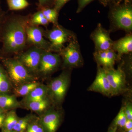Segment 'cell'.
Masks as SVG:
<instances>
[{
  "mask_svg": "<svg viewBox=\"0 0 132 132\" xmlns=\"http://www.w3.org/2000/svg\"><path fill=\"white\" fill-rule=\"evenodd\" d=\"M94 57L97 65L105 69L114 68L116 61L119 58L113 49L95 52Z\"/></svg>",
  "mask_w": 132,
  "mask_h": 132,
  "instance_id": "14",
  "label": "cell"
},
{
  "mask_svg": "<svg viewBox=\"0 0 132 132\" xmlns=\"http://www.w3.org/2000/svg\"><path fill=\"white\" fill-rule=\"evenodd\" d=\"M4 63L14 88L36 79V76L18 59H6L4 61Z\"/></svg>",
  "mask_w": 132,
  "mask_h": 132,
  "instance_id": "2",
  "label": "cell"
},
{
  "mask_svg": "<svg viewBox=\"0 0 132 132\" xmlns=\"http://www.w3.org/2000/svg\"><path fill=\"white\" fill-rule=\"evenodd\" d=\"M94 1V0H78V7L76 13H80L88 4Z\"/></svg>",
  "mask_w": 132,
  "mask_h": 132,
  "instance_id": "28",
  "label": "cell"
},
{
  "mask_svg": "<svg viewBox=\"0 0 132 132\" xmlns=\"http://www.w3.org/2000/svg\"><path fill=\"white\" fill-rule=\"evenodd\" d=\"M91 39L94 43L95 52H100L112 49L113 41L111 39L109 32L98 24L94 31L91 34Z\"/></svg>",
  "mask_w": 132,
  "mask_h": 132,
  "instance_id": "10",
  "label": "cell"
},
{
  "mask_svg": "<svg viewBox=\"0 0 132 132\" xmlns=\"http://www.w3.org/2000/svg\"><path fill=\"white\" fill-rule=\"evenodd\" d=\"M55 0H38L39 6L50 7L52 5H54Z\"/></svg>",
  "mask_w": 132,
  "mask_h": 132,
  "instance_id": "32",
  "label": "cell"
},
{
  "mask_svg": "<svg viewBox=\"0 0 132 132\" xmlns=\"http://www.w3.org/2000/svg\"><path fill=\"white\" fill-rule=\"evenodd\" d=\"M13 87L7 73L0 67V94L8 93Z\"/></svg>",
  "mask_w": 132,
  "mask_h": 132,
  "instance_id": "20",
  "label": "cell"
},
{
  "mask_svg": "<svg viewBox=\"0 0 132 132\" xmlns=\"http://www.w3.org/2000/svg\"><path fill=\"white\" fill-rule=\"evenodd\" d=\"M34 116L28 114L22 118H19L13 131L15 132H25L29 123Z\"/></svg>",
  "mask_w": 132,
  "mask_h": 132,
  "instance_id": "23",
  "label": "cell"
},
{
  "mask_svg": "<svg viewBox=\"0 0 132 132\" xmlns=\"http://www.w3.org/2000/svg\"><path fill=\"white\" fill-rule=\"evenodd\" d=\"M8 24L4 36V44L7 52L16 53L25 47L26 43V19L19 18L14 19Z\"/></svg>",
  "mask_w": 132,
  "mask_h": 132,
  "instance_id": "1",
  "label": "cell"
},
{
  "mask_svg": "<svg viewBox=\"0 0 132 132\" xmlns=\"http://www.w3.org/2000/svg\"><path fill=\"white\" fill-rule=\"evenodd\" d=\"M109 132H116V131L115 130H114V129H113L110 130V131Z\"/></svg>",
  "mask_w": 132,
  "mask_h": 132,
  "instance_id": "37",
  "label": "cell"
},
{
  "mask_svg": "<svg viewBox=\"0 0 132 132\" xmlns=\"http://www.w3.org/2000/svg\"><path fill=\"white\" fill-rule=\"evenodd\" d=\"M22 105L14 95L8 94H0V108L4 110H10L21 108Z\"/></svg>",
  "mask_w": 132,
  "mask_h": 132,
  "instance_id": "17",
  "label": "cell"
},
{
  "mask_svg": "<svg viewBox=\"0 0 132 132\" xmlns=\"http://www.w3.org/2000/svg\"><path fill=\"white\" fill-rule=\"evenodd\" d=\"M124 112L127 120H132V106L129 103L124 108Z\"/></svg>",
  "mask_w": 132,
  "mask_h": 132,
  "instance_id": "30",
  "label": "cell"
},
{
  "mask_svg": "<svg viewBox=\"0 0 132 132\" xmlns=\"http://www.w3.org/2000/svg\"><path fill=\"white\" fill-rule=\"evenodd\" d=\"M104 6L108 5H115L120 4L123 2L126 1L128 0H98Z\"/></svg>",
  "mask_w": 132,
  "mask_h": 132,
  "instance_id": "31",
  "label": "cell"
},
{
  "mask_svg": "<svg viewBox=\"0 0 132 132\" xmlns=\"http://www.w3.org/2000/svg\"><path fill=\"white\" fill-rule=\"evenodd\" d=\"M26 108L38 113H42L48 108L50 101L49 97L38 101L30 102L24 103Z\"/></svg>",
  "mask_w": 132,
  "mask_h": 132,
  "instance_id": "18",
  "label": "cell"
},
{
  "mask_svg": "<svg viewBox=\"0 0 132 132\" xmlns=\"http://www.w3.org/2000/svg\"><path fill=\"white\" fill-rule=\"evenodd\" d=\"M90 91L98 92L108 96H112V89L105 71L104 68L97 65V76L95 80L88 88Z\"/></svg>",
  "mask_w": 132,
  "mask_h": 132,
  "instance_id": "11",
  "label": "cell"
},
{
  "mask_svg": "<svg viewBox=\"0 0 132 132\" xmlns=\"http://www.w3.org/2000/svg\"><path fill=\"white\" fill-rule=\"evenodd\" d=\"M69 80V72L66 71L54 78L48 86V97L56 103L62 101L68 89Z\"/></svg>",
  "mask_w": 132,
  "mask_h": 132,
  "instance_id": "6",
  "label": "cell"
},
{
  "mask_svg": "<svg viewBox=\"0 0 132 132\" xmlns=\"http://www.w3.org/2000/svg\"><path fill=\"white\" fill-rule=\"evenodd\" d=\"M6 115L4 113L0 114V127H2Z\"/></svg>",
  "mask_w": 132,
  "mask_h": 132,
  "instance_id": "34",
  "label": "cell"
},
{
  "mask_svg": "<svg viewBox=\"0 0 132 132\" xmlns=\"http://www.w3.org/2000/svg\"><path fill=\"white\" fill-rule=\"evenodd\" d=\"M61 61V57L59 54L43 50L39 64L38 73L44 76L51 74L59 67Z\"/></svg>",
  "mask_w": 132,
  "mask_h": 132,
  "instance_id": "7",
  "label": "cell"
},
{
  "mask_svg": "<svg viewBox=\"0 0 132 132\" xmlns=\"http://www.w3.org/2000/svg\"><path fill=\"white\" fill-rule=\"evenodd\" d=\"M2 132H15L14 131H8V130H5V129H3V128Z\"/></svg>",
  "mask_w": 132,
  "mask_h": 132,
  "instance_id": "35",
  "label": "cell"
},
{
  "mask_svg": "<svg viewBox=\"0 0 132 132\" xmlns=\"http://www.w3.org/2000/svg\"><path fill=\"white\" fill-rule=\"evenodd\" d=\"M40 11L42 12L45 18L49 22H51L55 26L58 25V17L59 12L54 8L50 7L39 6Z\"/></svg>",
  "mask_w": 132,
  "mask_h": 132,
  "instance_id": "22",
  "label": "cell"
},
{
  "mask_svg": "<svg viewBox=\"0 0 132 132\" xmlns=\"http://www.w3.org/2000/svg\"><path fill=\"white\" fill-rule=\"evenodd\" d=\"M19 118L15 111L12 110L10 111L6 115L2 126L3 129L8 131H13Z\"/></svg>",
  "mask_w": 132,
  "mask_h": 132,
  "instance_id": "21",
  "label": "cell"
},
{
  "mask_svg": "<svg viewBox=\"0 0 132 132\" xmlns=\"http://www.w3.org/2000/svg\"><path fill=\"white\" fill-rule=\"evenodd\" d=\"M5 111V110H4V109H2V108H0V114L4 113L3 112H4V111Z\"/></svg>",
  "mask_w": 132,
  "mask_h": 132,
  "instance_id": "36",
  "label": "cell"
},
{
  "mask_svg": "<svg viewBox=\"0 0 132 132\" xmlns=\"http://www.w3.org/2000/svg\"><path fill=\"white\" fill-rule=\"evenodd\" d=\"M48 88L47 86L40 84L36 87L27 96L24 97L22 103L38 101L48 97Z\"/></svg>",
  "mask_w": 132,
  "mask_h": 132,
  "instance_id": "16",
  "label": "cell"
},
{
  "mask_svg": "<svg viewBox=\"0 0 132 132\" xmlns=\"http://www.w3.org/2000/svg\"><path fill=\"white\" fill-rule=\"evenodd\" d=\"M127 131V132H132V129H130V130H128Z\"/></svg>",
  "mask_w": 132,
  "mask_h": 132,
  "instance_id": "38",
  "label": "cell"
},
{
  "mask_svg": "<svg viewBox=\"0 0 132 132\" xmlns=\"http://www.w3.org/2000/svg\"><path fill=\"white\" fill-rule=\"evenodd\" d=\"M26 41L43 50L49 51L50 43L43 37V32L35 26L27 27L26 29Z\"/></svg>",
  "mask_w": 132,
  "mask_h": 132,
  "instance_id": "12",
  "label": "cell"
},
{
  "mask_svg": "<svg viewBox=\"0 0 132 132\" xmlns=\"http://www.w3.org/2000/svg\"><path fill=\"white\" fill-rule=\"evenodd\" d=\"M119 57L125 54H129L132 52V35L131 33L125 37L113 42L112 48Z\"/></svg>",
  "mask_w": 132,
  "mask_h": 132,
  "instance_id": "15",
  "label": "cell"
},
{
  "mask_svg": "<svg viewBox=\"0 0 132 132\" xmlns=\"http://www.w3.org/2000/svg\"><path fill=\"white\" fill-rule=\"evenodd\" d=\"M124 127L127 131L132 129V120H127Z\"/></svg>",
  "mask_w": 132,
  "mask_h": 132,
  "instance_id": "33",
  "label": "cell"
},
{
  "mask_svg": "<svg viewBox=\"0 0 132 132\" xmlns=\"http://www.w3.org/2000/svg\"><path fill=\"white\" fill-rule=\"evenodd\" d=\"M104 69L107 78L111 85L112 96L119 94L125 90L126 87V76L124 71L120 67Z\"/></svg>",
  "mask_w": 132,
  "mask_h": 132,
  "instance_id": "9",
  "label": "cell"
},
{
  "mask_svg": "<svg viewBox=\"0 0 132 132\" xmlns=\"http://www.w3.org/2000/svg\"><path fill=\"white\" fill-rule=\"evenodd\" d=\"M46 33L50 43L49 51L60 52L63 49L66 43L70 42L76 38L75 34L70 30L57 25Z\"/></svg>",
  "mask_w": 132,
  "mask_h": 132,
  "instance_id": "4",
  "label": "cell"
},
{
  "mask_svg": "<svg viewBox=\"0 0 132 132\" xmlns=\"http://www.w3.org/2000/svg\"><path fill=\"white\" fill-rule=\"evenodd\" d=\"M127 120V119L124 112V108H122L114 120V124L116 126L120 127H124Z\"/></svg>",
  "mask_w": 132,
  "mask_h": 132,
  "instance_id": "27",
  "label": "cell"
},
{
  "mask_svg": "<svg viewBox=\"0 0 132 132\" xmlns=\"http://www.w3.org/2000/svg\"><path fill=\"white\" fill-rule=\"evenodd\" d=\"M44 132H56L60 124L61 116L57 111L48 110L39 117Z\"/></svg>",
  "mask_w": 132,
  "mask_h": 132,
  "instance_id": "13",
  "label": "cell"
},
{
  "mask_svg": "<svg viewBox=\"0 0 132 132\" xmlns=\"http://www.w3.org/2000/svg\"><path fill=\"white\" fill-rule=\"evenodd\" d=\"M64 66L69 68H78L83 64L80 46L77 38L69 42L60 52Z\"/></svg>",
  "mask_w": 132,
  "mask_h": 132,
  "instance_id": "5",
  "label": "cell"
},
{
  "mask_svg": "<svg viewBox=\"0 0 132 132\" xmlns=\"http://www.w3.org/2000/svg\"><path fill=\"white\" fill-rule=\"evenodd\" d=\"M40 84L36 81L25 83L14 88V95L16 97H25Z\"/></svg>",
  "mask_w": 132,
  "mask_h": 132,
  "instance_id": "19",
  "label": "cell"
},
{
  "mask_svg": "<svg viewBox=\"0 0 132 132\" xmlns=\"http://www.w3.org/2000/svg\"><path fill=\"white\" fill-rule=\"evenodd\" d=\"M31 23L34 26H46L48 25L49 22L45 18L42 12L39 10L33 15L31 19Z\"/></svg>",
  "mask_w": 132,
  "mask_h": 132,
  "instance_id": "26",
  "label": "cell"
},
{
  "mask_svg": "<svg viewBox=\"0 0 132 132\" xmlns=\"http://www.w3.org/2000/svg\"><path fill=\"white\" fill-rule=\"evenodd\" d=\"M25 132H44L39 117L34 116L29 123Z\"/></svg>",
  "mask_w": 132,
  "mask_h": 132,
  "instance_id": "25",
  "label": "cell"
},
{
  "mask_svg": "<svg viewBox=\"0 0 132 132\" xmlns=\"http://www.w3.org/2000/svg\"><path fill=\"white\" fill-rule=\"evenodd\" d=\"M70 0H55L54 3V8L59 12L62 7Z\"/></svg>",
  "mask_w": 132,
  "mask_h": 132,
  "instance_id": "29",
  "label": "cell"
},
{
  "mask_svg": "<svg viewBox=\"0 0 132 132\" xmlns=\"http://www.w3.org/2000/svg\"><path fill=\"white\" fill-rule=\"evenodd\" d=\"M10 10H20L26 8L29 5L27 0H7Z\"/></svg>",
  "mask_w": 132,
  "mask_h": 132,
  "instance_id": "24",
  "label": "cell"
},
{
  "mask_svg": "<svg viewBox=\"0 0 132 132\" xmlns=\"http://www.w3.org/2000/svg\"><path fill=\"white\" fill-rule=\"evenodd\" d=\"M43 50L35 47L21 54L17 59L35 76L38 74L39 64Z\"/></svg>",
  "mask_w": 132,
  "mask_h": 132,
  "instance_id": "8",
  "label": "cell"
},
{
  "mask_svg": "<svg viewBox=\"0 0 132 132\" xmlns=\"http://www.w3.org/2000/svg\"><path fill=\"white\" fill-rule=\"evenodd\" d=\"M111 20L118 29L131 32L132 30V6L129 0L114 5L111 13Z\"/></svg>",
  "mask_w": 132,
  "mask_h": 132,
  "instance_id": "3",
  "label": "cell"
}]
</instances>
